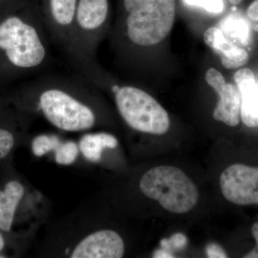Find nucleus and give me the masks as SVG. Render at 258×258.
<instances>
[{
  "label": "nucleus",
  "mask_w": 258,
  "mask_h": 258,
  "mask_svg": "<svg viewBox=\"0 0 258 258\" xmlns=\"http://www.w3.org/2000/svg\"><path fill=\"white\" fill-rule=\"evenodd\" d=\"M123 8L127 37L137 46L160 43L173 28L175 0H123Z\"/></svg>",
  "instance_id": "obj_1"
},
{
  "label": "nucleus",
  "mask_w": 258,
  "mask_h": 258,
  "mask_svg": "<svg viewBox=\"0 0 258 258\" xmlns=\"http://www.w3.org/2000/svg\"><path fill=\"white\" fill-rule=\"evenodd\" d=\"M0 50L18 69H40L46 62L47 47L42 23L10 16L0 23Z\"/></svg>",
  "instance_id": "obj_2"
},
{
  "label": "nucleus",
  "mask_w": 258,
  "mask_h": 258,
  "mask_svg": "<svg viewBox=\"0 0 258 258\" xmlns=\"http://www.w3.org/2000/svg\"><path fill=\"white\" fill-rule=\"evenodd\" d=\"M139 187L146 197L156 200L172 213H187L198 203L196 185L174 166H159L147 171L141 179Z\"/></svg>",
  "instance_id": "obj_3"
},
{
  "label": "nucleus",
  "mask_w": 258,
  "mask_h": 258,
  "mask_svg": "<svg viewBox=\"0 0 258 258\" xmlns=\"http://www.w3.org/2000/svg\"><path fill=\"white\" fill-rule=\"evenodd\" d=\"M115 104L120 115L137 132L162 135L169 131L170 118L155 98L134 86L113 88Z\"/></svg>",
  "instance_id": "obj_4"
},
{
  "label": "nucleus",
  "mask_w": 258,
  "mask_h": 258,
  "mask_svg": "<svg viewBox=\"0 0 258 258\" xmlns=\"http://www.w3.org/2000/svg\"><path fill=\"white\" fill-rule=\"evenodd\" d=\"M39 106L51 124L66 132H83L96 123V114L91 108L63 88L43 90L39 96Z\"/></svg>",
  "instance_id": "obj_5"
},
{
  "label": "nucleus",
  "mask_w": 258,
  "mask_h": 258,
  "mask_svg": "<svg viewBox=\"0 0 258 258\" xmlns=\"http://www.w3.org/2000/svg\"><path fill=\"white\" fill-rule=\"evenodd\" d=\"M220 184L226 200L235 205H258V167L242 164L229 166L222 173Z\"/></svg>",
  "instance_id": "obj_6"
},
{
  "label": "nucleus",
  "mask_w": 258,
  "mask_h": 258,
  "mask_svg": "<svg viewBox=\"0 0 258 258\" xmlns=\"http://www.w3.org/2000/svg\"><path fill=\"white\" fill-rule=\"evenodd\" d=\"M108 0H79L76 9L73 45L74 50H79L80 43L82 45L81 50L91 54V38L96 39L98 32L106 23L108 15Z\"/></svg>",
  "instance_id": "obj_7"
},
{
  "label": "nucleus",
  "mask_w": 258,
  "mask_h": 258,
  "mask_svg": "<svg viewBox=\"0 0 258 258\" xmlns=\"http://www.w3.org/2000/svg\"><path fill=\"white\" fill-rule=\"evenodd\" d=\"M205 79L220 96L214 110V118L229 126L238 125L241 107V94L238 88L232 83H226L221 73L215 69L208 70Z\"/></svg>",
  "instance_id": "obj_8"
},
{
  "label": "nucleus",
  "mask_w": 258,
  "mask_h": 258,
  "mask_svg": "<svg viewBox=\"0 0 258 258\" xmlns=\"http://www.w3.org/2000/svg\"><path fill=\"white\" fill-rule=\"evenodd\" d=\"M124 252V242L116 232L102 230L83 238L73 250L71 257L120 258Z\"/></svg>",
  "instance_id": "obj_9"
},
{
  "label": "nucleus",
  "mask_w": 258,
  "mask_h": 258,
  "mask_svg": "<svg viewBox=\"0 0 258 258\" xmlns=\"http://www.w3.org/2000/svg\"><path fill=\"white\" fill-rule=\"evenodd\" d=\"M205 44L220 57L222 66L235 69L248 62V52L229 40L220 29L211 27L204 33Z\"/></svg>",
  "instance_id": "obj_10"
},
{
  "label": "nucleus",
  "mask_w": 258,
  "mask_h": 258,
  "mask_svg": "<svg viewBox=\"0 0 258 258\" xmlns=\"http://www.w3.org/2000/svg\"><path fill=\"white\" fill-rule=\"evenodd\" d=\"M78 2L79 0H48L49 27L71 50Z\"/></svg>",
  "instance_id": "obj_11"
},
{
  "label": "nucleus",
  "mask_w": 258,
  "mask_h": 258,
  "mask_svg": "<svg viewBox=\"0 0 258 258\" xmlns=\"http://www.w3.org/2000/svg\"><path fill=\"white\" fill-rule=\"evenodd\" d=\"M25 194L23 185L17 181H10L0 190V230L10 232L15 212Z\"/></svg>",
  "instance_id": "obj_12"
},
{
  "label": "nucleus",
  "mask_w": 258,
  "mask_h": 258,
  "mask_svg": "<svg viewBox=\"0 0 258 258\" xmlns=\"http://www.w3.org/2000/svg\"><path fill=\"white\" fill-rule=\"evenodd\" d=\"M118 140L114 136L108 133L88 134L80 140L79 149L88 160L97 162L102 157V152L106 148L115 149Z\"/></svg>",
  "instance_id": "obj_13"
},
{
  "label": "nucleus",
  "mask_w": 258,
  "mask_h": 258,
  "mask_svg": "<svg viewBox=\"0 0 258 258\" xmlns=\"http://www.w3.org/2000/svg\"><path fill=\"white\" fill-rule=\"evenodd\" d=\"M240 115L242 122L250 128L258 126V84L240 91Z\"/></svg>",
  "instance_id": "obj_14"
},
{
  "label": "nucleus",
  "mask_w": 258,
  "mask_h": 258,
  "mask_svg": "<svg viewBox=\"0 0 258 258\" xmlns=\"http://www.w3.org/2000/svg\"><path fill=\"white\" fill-rule=\"evenodd\" d=\"M60 144V139L57 136H37L32 142V152L37 157H42L51 151H55Z\"/></svg>",
  "instance_id": "obj_15"
},
{
  "label": "nucleus",
  "mask_w": 258,
  "mask_h": 258,
  "mask_svg": "<svg viewBox=\"0 0 258 258\" xmlns=\"http://www.w3.org/2000/svg\"><path fill=\"white\" fill-rule=\"evenodd\" d=\"M79 147L72 141L63 142L55 150L56 162L60 165H69L76 161L79 155Z\"/></svg>",
  "instance_id": "obj_16"
},
{
  "label": "nucleus",
  "mask_w": 258,
  "mask_h": 258,
  "mask_svg": "<svg viewBox=\"0 0 258 258\" xmlns=\"http://www.w3.org/2000/svg\"><path fill=\"white\" fill-rule=\"evenodd\" d=\"M223 23H225V28H225V31H222L225 35L226 34L233 38L236 37L242 41H246L249 29L247 24L242 19L230 16L228 18H226Z\"/></svg>",
  "instance_id": "obj_17"
},
{
  "label": "nucleus",
  "mask_w": 258,
  "mask_h": 258,
  "mask_svg": "<svg viewBox=\"0 0 258 258\" xmlns=\"http://www.w3.org/2000/svg\"><path fill=\"white\" fill-rule=\"evenodd\" d=\"M234 79L240 91L250 87L256 83L254 73L249 69H242L237 71L234 75Z\"/></svg>",
  "instance_id": "obj_18"
},
{
  "label": "nucleus",
  "mask_w": 258,
  "mask_h": 258,
  "mask_svg": "<svg viewBox=\"0 0 258 258\" xmlns=\"http://www.w3.org/2000/svg\"><path fill=\"white\" fill-rule=\"evenodd\" d=\"M187 242L186 236L181 233H176L169 239L161 240V246L162 249L171 252V250L178 251L184 249Z\"/></svg>",
  "instance_id": "obj_19"
},
{
  "label": "nucleus",
  "mask_w": 258,
  "mask_h": 258,
  "mask_svg": "<svg viewBox=\"0 0 258 258\" xmlns=\"http://www.w3.org/2000/svg\"><path fill=\"white\" fill-rule=\"evenodd\" d=\"M184 3L191 6L200 7L209 13H221L224 10L222 0H184Z\"/></svg>",
  "instance_id": "obj_20"
},
{
  "label": "nucleus",
  "mask_w": 258,
  "mask_h": 258,
  "mask_svg": "<svg viewBox=\"0 0 258 258\" xmlns=\"http://www.w3.org/2000/svg\"><path fill=\"white\" fill-rule=\"evenodd\" d=\"M14 145L13 134L6 129L0 128V160L10 154Z\"/></svg>",
  "instance_id": "obj_21"
},
{
  "label": "nucleus",
  "mask_w": 258,
  "mask_h": 258,
  "mask_svg": "<svg viewBox=\"0 0 258 258\" xmlns=\"http://www.w3.org/2000/svg\"><path fill=\"white\" fill-rule=\"evenodd\" d=\"M206 253L210 258H226L228 257L225 251L221 246L216 243L209 244L206 247Z\"/></svg>",
  "instance_id": "obj_22"
},
{
  "label": "nucleus",
  "mask_w": 258,
  "mask_h": 258,
  "mask_svg": "<svg viewBox=\"0 0 258 258\" xmlns=\"http://www.w3.org/2000/svg\"><path fill=\"white\" fill-rule=\"evenodd\" d=\"M252 234L256 241V246L252 251L244 256L245 258H258V222L252 225Z\"/></svg>",
  "instance_id": "obj_23"
},
{
  "label": "nucleus",
  "mask_w": 258,
  "mask_h": 258,
  "mask_svg": "<svg viewBox=\"0 0 258 258\" xmlns=\"http://www.w3.org/2000/svg\"><path fill=\"white\" fill-rule=\"evenodd\" d=\"M247 14L249 19L258 23V0H255L249 5Z\"/></svg>",
  "instance_id": "obj_24"
},
{
  "label": "nucleus",
  "mask_w": 258,
  "mask_h": 258,
  "mask_svg": "<svg viewBox=\"0 0 258 258\" xmlns=\"http://www.w3.org/2000/svg\"><path fill=\"white\" fill-rule=\"evenodd\" d=\"M154 257H174V256H173L171 252L161 248V249H158L154 252Z\"/></svg>",
  "instance_id": "obj_25"
},
{
  "label": "nucleus",
  "mask_w": 258,
  "mask_h": 258,
  "mask_svg": "<svg viewBox=\"0 0 258 258\" xmlns=\"http://www.w3.org/2000/svg\"><path fill=\"white\" fill-rule=\"evenodd\" d=\"M5 247V240L4 237H3V235H2L1 232H0V252L3 250V248ZM0 257H3V256H0Z\"/></svg>",
  "instance_id": "obj_26"
},
{
  "label": "nucleus",
  "mask_w": 258,
  "mask_h": 258,
  "mask_svg": "<svg viewBox=\"0 0 258 258\" xmlns=\"http://www.w3.org/2000/svg\"><path fill=\"white\" fill-rule=\"evenodd\" d=\"M242 0H230V3L231 4L234 5H237L240 4L241 2H242Z\"/></svg>",
  "instance_id": "obj_27"
}]
</instances>
